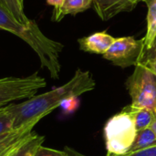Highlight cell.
<instances>
[{"mask_svg": "<svg viewBox=\"0 0 156 156\" xmlns=\"http://www.w3.org/2000/svg\"><path fill=\"white\" fill-rule=\"evenodd\" d=\"M96 82L92 74L78 69L71 80L64 85L43 94L35 95L22 103L7 105L14 118V130H19L31 124L36 125L53 110L60 107L64 101L78 98L94 90Z\"/></svg>", "mask_w": 156, "mask_h": 156, "instance_id": "obj_1", "label": "cell"}, {"mask_svg": "<svg viewBox=\"0 0 156 156\" xmlns=\"http://www.w3.org/2000/svg\"><path fill=\"white\" fill-rule=\"evenodd\" d=\"M0 29L6 30L24 40L38 56L41 67L47 69L54 80L59 78L61 65L59 56L64 46L43 34L33 20L21 24L0 7Z\"/></svg>", "mask_w": 156, "mask_h": 156, "instance_id": "obj_2", "label": "cell"}, {"mask_svg": "<svg viewBox=\"0 0 156 156\" xmlns=\"http://www.w3.org/2000/svg\"><path fill=\"white\" fill-rule=\"evenodd\" d=\"M137 135L134 121L124 108L108 120L104 126L107 154L123 155L132 147Z\"/></svg>", "mask_w": 156, "mask_h": 156, "instance_id": "obj_3", "label": "cell"}, {"mask_svg": "<svg viewBox=\"0 0 156 156\" xmlns=\"http://www.w3.org/2000/svg\"><path fill=\"white\" fill-rule=\"evenodd\" d=\"M126 89L132 98V106L156 112V76L142 65L126 80Z\"/></svg>", "mask_w": 156, "mask_h": 156, "instance_id": "obj_4", "label": "cell"}, {"mask_svg": "<svg viewBox=\"0 0 156 156\" xmlns=\"http://www.w3.org/2000/svg\"><path fill=\"white\" fill-rule=\"evenodd\" d=\"M46 85V80L37 72L23 78L6 77L0 79V109L9 105L12 101L34 97Z\"/></svg>", "mask_w": 156, "mask_h": 156, "instance_id": "obj_5", "label": "cell"}, {"mask_svg": "<svg viewBox=\"0 0 156 156\" xmlns=\"http://www.w3.org/2000/svg\"><path fill=\"white\" fill-rule=\"evenodd\" d=\"M144 52L143 39H135L133 37H123L115 39L111 48L103 54V58L113 65L122 69L136 66Z\"/></svg>", "mask_w": 156, "mask_h": 156, "instance_id": "obj_6", "label": "cell"}, {"mask_svg": "<svg viewBox=\"0 0 156 156\" xmlns=\"http://www.w3.org/2000/svg\"><path fill=\"white\" fill-rule=\"evenodd\" d=\"M94 9L98 16L107 21L122 12H130L136 5L130 0H92Z\"/></svg>", "mask_w": 156, "mask_h": 156, "instance_id": "obj_7", "label": "cell"}, {"mask_svg": "<svg viewBox=\"0 0 156 156\" xmlns=\"http://www.w3.org/2000/svg\"><path fill=\"white\" fill-rule=\"evenodd\" d=\"M115 37L106 31L97 32L78 40L80 48L85 52L95 54H105L115 41Z\"/></svg>", "mask_w": 156, "mask_h": 156, "instance_id": "obj_8", "label": "cell"}, {"mask_svg": "<svg viewBox=\"0 0 156 156\" xmlns=\"http://www.w3.org/2000/svg\"><path fill=\"white\" fill-rule=\"evenodd\" d=\"M35 124L27 125L22 129L15 130L0 142V156H8L31 133Z\"/></svg>", "mask_w": 156, "mask_h": 156, "instance_id": "obj_9", "label": "cell"}, {"mask_svg": "<svg viewBox=\"0 0 156 156\" xmlns=\"http://www.w3.org/2000/svg\"><path fill=\"white\" fill-rule=\"evenodd\" d=\"M92 0H64L62 5L53 10L52 19L60 21L67 15H76L90 7Z\"/></svg>", "mask_w": 156, "mask_h": 156, "instance_id": "obj_10", "label": "cell"}, {"mask_svg": "<svg viewBox=\"0 0 156 156\" xmlns=\"http://www.w3.org/2000/svg\"><path fill=\"white\" fill-rule=\"evenodd\" d=\"M147 5V30L144 37V51L150 49L156 37V0H141Z\"/></svg>", "mask_w": 156, "mask_h": 156, "instance_id": "obj_11", "label": "cell"}, {"mask_svg": "<svg viewBox=\"0 0 156 156\" xmlns=\"http://www.w3.org/2000/svg\"><path fill=\"white\" fill-rule=\"evenodd\" d=\"M125 109L132 115L137 132L151 127L154 120V115H155L154 111L145 108H136V107H133L132 105L125 107Z\"/></svg>", "mask_w": 156, "mask_h": 156, "instance_id": "obj_12", "label": "cell"}, {"mask_svg": "<svg viewBox=\"0 0 156 156\" xmlns=\"http://www.w3.org/2000/svg\"><path fill=\"white\" fill-rule=\"evenodd\" d=\"M44 136L31 133L8 156H34L36 151L43 144Z\"/></svg>", "mask_w": 156, "mask_h": 156, "instance_id": "obj_13", "label": "cell"}, {"mask_svg": "<svg viewBox=\"0 0 156 156\" xmlns=\"http://www.w3.org/2000/svg\"><path fill=\"white\" fill-rule=\"evenodd\" d=\"M155 134H154V133L153 132V130L151 128H147V129L137 132L136 138H135L132 147L130 148V150H129V152L127 154L141 151V150L150 148V147H153V146H155Z\"/></svg>", "mask_w": 156, "mask_h": 156, "instance_id": "obj_14", "label": "cell"}, {"mask_svg": "<svg viewBox=\"0 0 156 156\" xmlns=\"http://www.w3.org/2000/svg\"><path fill=\"white\" fill-rule=\"evenodd\" d=\"M21 0H0V7L6 11L13 18L21 24H27L30 20L24 12Z\"/></svg>", "mask_w": 156, "mask_h": 156, "instance_id": "obj_15", "label": "cell"}, {"mask_svg": "<svg viewBox=\"0 0 156 156\" xmlns=\"http://www.w3.org/2000/svg\"><path fill=\"white\" fill-rule=\"evenodd\" d=\"M14 118L8 106L0 109V135L9 133L14 130Z\"/></svg>", "mask_w": 156, "mask_h": 156, "instance_id": "obj_16", "label": "cell"}, {"mask_svg": "<svg viewBox=\"0 0 156 156\" xmlns=\"http://www.w3.org/2000/svg\"><path fill=\"white\" fill-rule=\"evenodd\" d=\"M137 65H142L156 76V48H152L144 52V55Z\"/></svg>", "mask_w": 156, "mask_h": 156, "instance_id": "obj_17", "label": "cell"}, {"mask_svg": "<svg viewBox=\"0 0 156 156\" xmlns=\"http://www.w3.org/2000/svg\"><path fill=\"white\" fill-rule=\"evenodd\" d=\"M34 156H69L67 154V153L63 150V151H59V150H56V149H51V148H48V147H44V146H39L38 149L36 151Z\"/></svg>", "mask_w": 156, "mask_h": 156, "instance_id": "obj_18", "label": "cell"}, {"mask_svg": "<svg viewBox=\"0 0 156 156\" xmlns=\"http://www.w3.org/2000/svg\"><path fill=\"white\" fill-rule=\"evenodd\" d=\"M106 156H156V145L150 147V148L141 150V151L126 154L123 155H109V154H107Z\"/></svg>", "mask_w": 156, "mask_h": 156, "instance_id": "obj_19", "label": "cell"}, {"mask_svg": "<svg viewBox=\"0 0 156 156\" xmlns=\"http://www.w3.org/2000/svg\"><path fill=\"white\" fill-rule=\"evenodd\" d=\"M60 107H62L66 112H69L74 111L77 107V98H69L64 101L62 104L60 105Z\"/></svg>", "mask_w": 156, "mask_h": 156, "instance_id": "obj_20", "label": "cell"}, {"mask_svg": "<svg viewBox=\"0 0 156 156\" xmlns=\"http://www.w3.org/2000/svg\"><path fill=\"white\" fill-rule=\"evenodd\" d=\"M64 151L67 153V154L69 156H87L85 155V154H82L79 153V152H77L76 150H74V149H72L70 147H68V146H66L64 148Z\"/></svg>", "mask_w": 156, "mask_h": 156, "instance_id": "obj_21", "label": "cell"}, {"mask_svg": "<svg viewBox=\"0 0 156 156\" xmlns=\"http://www.w3.org/2000/svg\"><path fill=\"white\" fill-rule=\"evenodd\" d=\"M63 1H64V0H47V2H48V5L54 6V9L58 8V7L62 5Z\"/></svg>", "mask_w": 156, "mask_h": 156, "instance_id": "obj_22", "label": "cell"}, {"mask_svg": "<svg viewBox=\"0 0 156 156\" xmlns=\"http://www.w3.org/2000/svg\"><path fill=\"white\" fill-rule=\"evenodd\" d=\"M152 130H153V132L154 133V134H155L156 136V112H155V115H154V122H153V123H152V125H151V127H150Z\"/></svg>", "mask_w": 156, "mask_h": 156, "instance_id": "obj_23", "label": "cell"}, {"mask_svg": "<svg viewBox=\"0 0 156 156\" xmlns=\"http://www.w3.org/2000/svg\"><path fill=\"white\" fill-rule=\"evenodd\" d=\"M9 134H10V133H5V134H3V135H0V142H1V141H3L4 139H5V138H6V137H7V136H8Z\"/></svg>", "mask_w": 156, "mask_h": 156, "instance_id": "obj_24", "label": "cell"}, {"mask_svg": "<svg viewBox=\"0 0 156 156\" xmlns=\"http://www.w3.org/2000/svg\"><path fill=\"white\" fill-rule=\"evenodd\" d=\"M130 1H131V2H133V3H134V4H136V5H137V4H138V3H139V2H140V1H141V0H130Z\"/></svg>", "mask_w": 156, "mask_h": 156, "instance_id": "obj_25", "label": "cell"}, {"mask_svg": "<svg viewBox=\"0 0 156 156\" xmlns=\"http://www.w3.org/2000/svg\"><path fill=\"white\" fill-rule=\"evenodd\" d=\"M152 48H156V37H155V40H154V45H153V47Z\"/></svg>", "mask_w": 156, "mask_h": 156, "instance_id": "obj_26", "label": "cell"}, {"mask_svg": "<svg viewBox=\"0 0 156 156\" xmlns=\"http://www.w3.org/2000/svg\"><path fill=\"white\" fill-rule=\"evenodd\" d=\"M21 1H22V2H23V1H24V0H21Z\"/></svg>", "mask_w": 156, "mask_h": 156, "instance_id": "obj_27", "label": "cell"}, {"mask_svg": "<svg viewBox=\"0 0 156 156\" xmlns=\"http://www.w3.org/2000/svg\"></svg>", "mask_w": 156, "mask_h": 156, "instance_id": "obj_28", "label": "cell"}]
</instances>
